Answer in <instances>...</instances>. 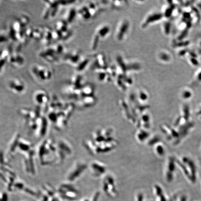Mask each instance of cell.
<instances>
[{
	"label": "cell",
	"mask_w": 201,
	"mask_h": 201,
	"mask_svg": "<svg viewBox=\"0 0 201 201\" xmlns=\"http://www.w3.org/2000/svg\"><path fill=\"white\" fill-rule=\"evenodd\" d=\"M65 53L64 46L60 43H57L47 46L39 53L38 57L47 63L56 64L63 59Z\"/></svg>",
	"instance_id": "6da1fadb"
},
{
	"label": "cell",
	"mask_w": 201,
	"mask_h": 201,
	"mask_svg": "<svg viewBox=\"0 0 201 201\" xmlns=\"http://www.w3.org/2000/svg\"><path fill=\"white\" fill-rule=\"evenodd\" d=\"M30 72L34 79L41 83L50 81L53 76V71L51 68L39 63L31 65Z\"/></svg>",
	"instance_id": "7a4b0ae2"
},
{
	"label": "cell",
	"mask_w": 201,
	"mask_h": 201,
	"mask_svg": "<svg viewBox=\"0 0 201 201\" xmlns=\"http://www.w3.org/2000/svg\"><path fill=\"white\" fill-rule=\"evenodd\" d=\"M45 5L43 13V17L47 20L54 17L57 15L59 9L61 7L60 1H43Z\"/></svg>",
	"instance_id": "3957f363"
},
{
	"label": "cell",
	"mask_w": 201,
	"mask_h": 201,
	"mask_svg": "<svg viewBox=\"0 0 201 201\" xmlns=\"http://www.w3.org/2000/svg\"><path fill=\"white\" fill-rule=\"evenodd\" d=\"M7 87L12 93L17 95L23 94L27 89L25 81L19 77H13L9 79L7 83Z\"/></svg>",
	"instance_id": "277c9868"
},
{
	"label": "cell",
	"mask_w": 201,
	"mask_h": 201,
	"mask_svg": "<svg viewBox=\"0 0 201 201\" xmlns=\"http://www.w3.org/2000/svg\"><path fill=\"white\" fill-rule=\"evenodd\" d=\"M57 150L56 156L58 159L57 163H59L64 161L67 156L72 153V148L70 144L64 140H61L57 144Z\"/></svg>",
	"instance_id": "5b68a950"
},
{
	"label": "cell",
	"mask_w": 201,
	"mask_h": 201,
	"mask_svg": "<svg viewBox=\"0 0 201 201\" xmlns=\"http://www.w3.org/2000/svg\"><path fill=\"white\" fill-rule=\"evenodd\" d=\"M68 24L64 20H59L56 23L54 30L58 35L60 41L66 40L71 36L72 31L69 28Z\"/></svg>",
	"instance_id": "8992f818"
},
{
	"label": "cell",
	"mask_w": 201,
	"mask_h": 201,
	"mask_svg": "<svg viewBox=\"0 0 201 201\" xmlns=\"http://www.w3.org/2000/svg\"><path fill=\"white\" fill-rule=\"evenodd\" d=\"M87 166L82 162H77L74 164L67 174V178L69 181H73L81 176Z\"/></svg>",
	"instance_id": "52a82bcc"
},
{
	"label": "cell",
	"mask_w": 201,
	"mask_h": 201,
	"mask_svg": "<svg viewBox=\"0 0 201 201\" xmlns=\"http://www.w3.org/2000/svg\"><path fill=\"white\" fill-rule=\"evenodd\" d=\"M34 102L38 105H45L50 102V96L46 91L40 89L36 91L33 95Z\"/></svg>",
	"instance_id": "ba28073f"
},
{
	"label": "cell",
	"mask_w": 201,
	"mask_h": 201,
	"mask_svg": "<svg viewBox=\"0 0 201 201\" xmlns=\"http://www.w3.org/2000/svg\"><path fill=\"white\" fill-rule=\"evenodd\" d=\"M25 57L18 52L10 53L9 63L11 66L14 68H19L23 67L25 64Z\"/></svg>",
	"instance_id": "9c48e42d"
},
{
	"label": "cell",
	"mask_w": 201,
	"mask_h": 201,
	"mask_svg": "<svg viewBox=\"0 0 201 201\" xmlns=\"http://www.w3.org/2000/svg\"><path fill=\"white\" fill-rule=\"evenodd\" d=\"M91 172L93 176L98 177L103 175L106 170V167L99 162H93L90 165Z\"/></svg>",
	"instance_id": "30bf717a"
},
{
	"label": "cell",
	"mask_w": 201,
	"mask_h": 201,
	"mask_svg": "<svg viewBox=\"0 0 201 201\" xmlns=\"http://www.w3.org/2000/svg\"><path fill=\"white\" fill-rule=\"evenodd\" d=\"M63 60L66 63L70 65H75L79 63L80 54L78 51H73L65 53L63 58Z\"/></svg>",
	"instance_id": "8fae6325"
},
{
	"label": "cell",
	"mask_w": 201,
	"mask_h": 201,
	"mask_svg": "<svg viewBox=\"0 0 201 201\" xmlns=\"http://www.w3.org/2000/svg\"><path fill=\"white\" fill-rule=\"evenodd\" d=\"M41 41L44 45L47 46L51 45L52 42L54 41V30L47 27H43V36Z\"/></svg>",
	"instance_id": "7c38bea8"
},
{
	"label": "cell",
	"mask_w": 201,
	"mask_h": 201,
	"mask_svg": "<svg viewBox=\"0 0 201 201\" xmlns=\"http://www.w3.org/2000/svg\"><path fill=\"white\" fill-rule=\"evenodd\" d=\"M10 52L9 50L4 48L0 51V73L2 72L7 63H9Z\"/></svg>",
	"instance_id": "4fadbf2b"
},
{
	"label": "cell",
	"mask_w": 201,
	"mask_h": 201,
	"mask_svg": "<svg viewBox=\"0 0 201 201\" xmlns=\"http://www.w3.org/2000/svg\"><path fill=\"white\" fill-rule=\"evenodd\" d=\"M148 130L139 129L136 133V138L138 142H144L149 137V133Z\"/></svg>",
	"instance_id": "5bb4252c"
},
{
	"label": "cell",
	"mask_w": 201,
	"mask_h": 201,
	"mask_svg": "<svg viewBox=\"0 0 201 201\" xmlns=\"http://www.w3.org/2000/svg\"><path fill=\"white\" fill-rule=\"evenodd\" d=\"M75 13L76 11L75 10V9H73L72 8L68 9L65 13L64 20H65L68 24L72 22V20H74V18H75Z\"/></svg>",
	"instance_id": "9a60e30c"
},
{
	"label": "cell",
	"mask_w": 201,
	"mask_h": 201,
	"mask_svg": "<svg viewBox=\"0 0 201 201\" xmlns=\"http://www.w3.org/2000/svg\"><path fill=\"white\" fill-rule=\"evenodd\" d=\"M155 151L158 156H162L164 154V149L162 145H157L155 147Z\"/></svg>",
	"instance_id": "2e32d148"
},
{
	"label": "cell",
	"mask_w": 201,
	"mask_h": 201,
	"mask_svg": "<svg viewBox=\"0 0 201 201\" xmlns=\"http://www.w3.org/2000/svg\"><path fill=\"white\" fill-rule=\"evenodd\" d=\"M8 37H7L4 34L0 33V43H5L8 40Z\"/></svg>",
	"instance_id": "e0dca14e"
},
{
	"label": "cell",
	"mask_w": 201,
	"mask_h": 201,
	"mask_svg": "<svg viewBox=\"0 0 201 201\" xmlns=\"http://www.w3.org/2000/svg\"><path fill=\"white\" fill-rule=\"evenodd\" d=\"M195 79L196 81H198V82H200L201 81V70H199L198 72H197V74L195 76Z\"/></svg>",
	"instance_id": "ac0fdd59"
},
{
	"label": "cell",
	"mask_w": 201,
	"mask_h": 201,
	"mask_svg": "<svg viewBox=\"0 0 201 201\" xmlns=\"http://www.w3.org/2000/svg\"><path fill=\"white\" fill-rule=\"evenodd\" d=\"M191 92L189 91H185L183 93V96L184 98H190L191 96Z\"/></svg>",
	"instance_id": "d6986e66"
},
{
	"label": "cell",
	"mask_w": 201,
	"mask_h": 201,
	"mask_svg": "<svg viewBox=\"0 0 201 201\" xmlns=\"http://www.w3.org/2000/svg\"><path fill=\"white\" fill-rule=\"evenodd\" d=\"M188 108H187V107H185V109H186V112H187V110L188 109ZM185 113H186V116H188V113L187 112H186Z\"/></svg>",
	"instance_id": "ffe728a7"
}]
</instances>
